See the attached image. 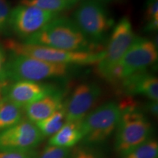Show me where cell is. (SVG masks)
Wrapping results in <instances>:
<instances>
[{"instance_id": "6da1fadb", "label": "cell", "mask_w": 158, "mask_h": 158, "mask_svg": "<svg viewBox=\"0 0 158 158\" xmlns=\"http://www.w3.org/2000/svg\"><path fill=\"white\" fill-rule=\"evenodd\" d=\"M31 45L69 51H96V45L87 39L73 20L57 17L23 41Z\"/></svg>"}, {"instance_id": "7a4b0ae2", "label": "cell", "mask_w": 158, "mask_h": 158, "mask_svg": "<svg viewBox=\"0 0 158 158\" xmlns=\"http://www.w3.org/2000/svg\"><path fill=\"white\" fill-rule=\"evenodd\" d=\"M5 48L10 51L12 54L23 55L48 62L71 66L97 64L104 56V51L92 52L69 51L47 46L28 44L12 39L5 41Z\"/></svg>"}, {"instance_id": "3957f363", "label": "cell", "mask_w": 158, "mask_h": 158, "mask_svg": "<svg viewBox=\"0 0 158 158\" xmlns=\"http://www.w3.org/2000/svg\"><path fill=\"white\" fill-rule=\"evenodd\" d=\"M71 69V65L56 64L33 57L11 54L6 64L5 80L13 82H40L47 79L64 77Z\"/></svg>"}, {"instance_id": "277c9868", "label": "cell", "mask_w": 158, "mask_h": 158, "mask_svg": "<svg viewBox=\"0 0 158 158\" xmlns=\"http://www.w3.org/2000/svg\"><path fill=\"white\" fill-rule=\"evenodd\" d=\"M120 107L122 115L116 127L115 148L116 152L124 157L147 141L152 132V124L133 106Z\"/></svg>"}, {"instance_id": "5b68a950", "label": "cell", "mask_w": 158, "mask_h": 158, "mask_svg": "<svg viewBox=\"0 0 158 158\" xmlns=\"http://www.w3.org/2000/svg\"><path fill=\"white\" fill-rule=\"evenodd\" d=\"M73 20L83 34L95 45L106 38L114 24L107 9L98 0L81 3L73 14Z\"/></svg>"}, {"instance_id": "8992f818", "label": "cell", "mask_w": 158, "mask_h": 158, "mask_svg": "<svg viewBox=\"0 0 158 158\" xmlns=\"http://www.w3.org/2000/svg\"><path fill=\"white\" fill-rule=\"evenodd\" d=\"M157 45L155 41L135 36L125 54L114 68L108 82L119 83L132 75L146 70L157 62Z\"/></svg>"}, {"instance_id": "52a82bcc", "label": "cell", "mask_w": 158, "mask_h": 158, "mask_svg": "<svg viewBox=\"0 0 158 158\" xmlns=\"http://www.w3.org/2000/svg\"><path fill=\"white\" fill-rule=\"evenodd\" d=\"M122 115V108L110 101L99 106L81 122L82 140L89 143L106 141L116 129Z\"/></svg>"}, {"instance_id": "ba28073f", "label": "cell", "mask_w": 158, "mask_h": 158, "mask_svg": "<svg viewBox=\"0 0 158 158\" xmlns=\"http://www.w3.org/2000/svg\"><path fill=\"white\" fill-rule=\"evenodd\" d=\"M135 35L134 34L131 21L127 16L123 17L113 27L110 33L106 50H104V56L97 64L98 73L109 81L112 73L118 64Z\"/></svg>"}, {"instance_id": "9c48e42d", "label": "cell", "mask_w": 158, "mask_h": 158, "mask_svg": "<svg viewBox=\"0 0 158 158\" xmlns=\"http://www.w3.org/2000/svg\"><path fill=\"white\" fill-rule=\"evenodd\" d=\"M59 16V13L19 4L11 9L10 15V31L23 41Z\"/></svg>"}, {"instance_id": "30bf717a", "label": "cell", "mask_w": 158, "mask_h": 158, "mask_svg": "<svg viewBox=\"0 0 158 158\" xmlns=\"http://www.w3.org/2000/svg\"><path fill=\"white\" fill-rule=\"evenodd\" d=\"M43 137L36 124L22 120L0 132V151L31 150L42 141Z\"/></svg>"}, {"instance_id": "8fae6325", "label": "cell", "mask_w": 158, "mask_h": 158, "mask_svg": "<svg viewBox=\"0 0 158 158\" xmlns=\"http://www.w3.org/2000/svg\"><path fill=\"white\" fill-rule=\"evenodd\" d=\"M58 91L56 86L51 84L20 81L7 84L2 92V99L23 108Z\"/></svg>"}, {"instance_id": "7c38bea8", "label": "cell", "mask_w": 158, "mask_h": 158, "mask_svg": "<svg viewBox=\"0 0 158 158\" xmlns=\"http://www.w3.org/2000/svg\"><path fill=\"white\" fill-rule=\"evenodd\" d=\"M101 93V89L95 83H84L77 86L64 105L66 122H81L96 103Z\"/></svg>"}, {"instance_id": "4fadbf2b", "label": "cell", "mask_w": 158, "mask_h": 158, "mask_svg": "<svg viewBox=\"0 0 158 158\" xmlns=\"http://www.w3.org/2000/svg\"><path fill=\"white\" fill-rule=\"evenodd\" d=\"M122 88L126 94H141L152 101L158 100V79L146 70L137 73L123 79Z\"/></svg>"}, {"instance_id": "5bb4252c", "label": "cell", "mask_w": 158, "mask_h": 158, "mask_svg": "<svg viewBox=\"0 0 158 158\" xmlns=\"http://www.w3.org/2000/svg\"><path fill=\"white\" fill-rule=\"evenodd\" d=\"M62 92H54L23 108L29 122L36 124L48 118L63 106Z\"/></svg>"}, {"instance_id": "9a60e30c", "label": "cell", "mask_w": 158, "mask_h": 158, "mask_svg": "<svg viewBox=\"0 0 158 158\" xmlns=\"http://www.w3.org/2000/svg\"><path fill=\"white\" fill-rule=\"evenodd\" d=\"M81 140H82L81 122H66L56 134L51 136L49 145L68 149Z\"/></svg>"}, {"instance_id": "2e32d148", "label": "cell", "mask_w": 158, "mask_h": 158, "mask_svg": "<svg viewBox=\"0 0 158 158\" xmlns=\"http://www.w3.org/2000/svg\"><path fill=\"white\" fill-rule=\"evenodd\" d=\"M23 108L1 98L0 101V132L22 121Z\"/></svg>"}, {"instance_id": "e0dca14e", "label": "cell", "mask_w": 158, "mask_h": 158, "mask_svg": "<svg viewBox=\"0 0 158 158\" xmlns=\"http://www.w3.org/2000/svg\"><path fill=\"white\" fill-rule=\"evenodd\" d=\"M79 0H21L20 5L32 6L43 10L59 13L74 7Z\"/></svg>"}, {"instance_id": "ac0fdd59", "label": "cell", "mask_w": 158, "mask_h": 158, "mask_svg": "<svg viewBox=\"0 0 158 158\" xmlns=\"http://www.w3.org/2000/svg\"><path fill=\"white\" fill-rule=\"evenodd\" d=\"M66 122V112L64 105L48 118L37 122L36 124L43 136H52L63 127Z\"/></svg>"}, {"instance_id": "d6986e66", "label": "cell", "mask_w": 158, "mask_h": 158, "mask_svg": "<svg viewBox=\"0 0 158 158\" xmlns=\"http://www.w3.org/2000/svg\"><path fill=\"white\" fill-rule=\"evenodd\" d=\"M122 158H158L157 141L147 140Z\"/></svg>"}, {"instance_id": "ffe728a7", "label": "cell", "mask_w": 158, "mask_h": 158, "mask_svg": "<svg viewBox=\"0 0 158 158\" xmlns=\"http://www.w3.org/2000/svg\"><path fill=\"white\" fill-rule=\"evenodd\" d=\"M10 5L7 0H0V36H7L10 34Z\"/></svg>"}, {"instance_id": "44dd1931", "label": "cell", "mask_w": 158, "mask_h": 158, "mask_svg": "<svg viewBox=\"0 0 158 158\" xmlns=\"http://www.w3.org/2000/svg\"><path fill=\"white\" fill-rule=\"evenodd\" d=\"M68 152V148L48 145L43 150L40 158H67Z\"/></svg>"}, {"instance_id": "7402d4cb", "label": "cell", "mask_w": 158, "mask_h": 158, "mask_svg": "<svg viewBox=\"0 0 158 158\" xmlns=\"http://www.w3.org/2000/svg\"><path fill=\"white\" fill-rule=\"evenodd\" d=\"M144 19L146 23L158 19V0H147L144 10Z\"/></svg>"}, {"instance_id": "603a6c76", "label": "cell", "mask_w": 158, "mask_h": 158, "mask_svg": "<svg viewBox=\"0 0 158 158\" xmlns=\"http://www.w3.org/2000/svg\"><path fill=\"white\" fill-rule=\"evenodd\" d=\"M0 158H37L32 149L22 151H0Z\"/></svg>"}, {"instance_id": "cb8c5ba5", "label": "cell", "mask_w": 158, "mask_h": 158, "mask_svg": "<svg viewBox=\"0 0 158 158\" xmlns=\"http://www.w3.org/2000/svg\"><path fill=\"white\" fill-rule=\"evenodd\" d=\"M7 62V55L6 49L0 44V81L5 80V69Z\"/></svg>"}, {"instance_id": "d4e9b609", "label": "cell", "mask_w": 158, "mask_h": 158, "mask_svg": "<svg viewBox=\"0 0 158 158\" xmlns=\"http://www.w3.org/2000/svg\"><path fill=\"white\" fill-rule=\"evenodd\" d=\"M158 29V19L148 21L146 23L144 31L147 32H155Z\"/></svg>"}, {"instance_id": "484cf974", "label": "cell", "mask_w": 158, "mask_h": 158, "mask_svg": "<svg viewBox=\"0 0 158 158\" xmlns=\"http://www.w3.org/2000/svg\"><path fill=\"white\" fill-rule=\"evenodd\" d=\"M157 107H158L157 102L152 101L149 104V106H148V109H149L150 113L152 114L154 116H157V113H158Z\"/></svg>"}, {"instance_id": "4316f807", "label": "cell", "mask_w": 158, "mask_h": 158, "mask_svg": "<svg viewBox=\"0 0 158 158\" xmlns=\"http://www.w3.org/2000/svg\"><path fill=\"white\" fill-rule=\"evenodd\" d=\"M75 158H97L93 154L86 151H79Z\"/></svg>"}, {"instance_id": "83f0119b", "label": "cell", "mask_w": 158, "mask_h": 158, "mask_svg": "<svg viewBox=\"0 0 158 158\" xmlns=\"http://www.w3.org/2000/svg\"><path fill=\"white\" fill-rule=\"evenodd\" d=\"M6 84H7V82H6V81H0V94L2 93L3 88L5 87V86Z\"/></svg>"}, {"instance_id": "f1b7e54d", "label": "cell", "mask_w": 158, "mask_h": 158, "mask_svg": "<svg viewBox=\"0 0 158 158\" xmlns=\"http://www.w3.org/2000/svg\"><path fill=\"white\" fill-rule=\"evenodd\" d=\"M98 1H105V2H108V1H110V0H98Z\"/></svg>"}, {"instance_id": "f546056e", "label": "cell", "mask_w": 158, "mask_h": 158, "mask_svg": "<svg viewBox=\"0 0 158 158\" xmlns=\"http://www.w3.org/2000/svg\"><path fill=\"white\" fill-rule=\"evenodd\" d=\"M0 101H1V98H0Z\"/></svg>"}]
</instances>
